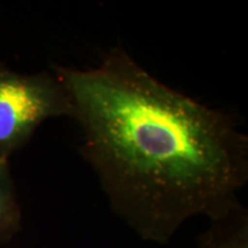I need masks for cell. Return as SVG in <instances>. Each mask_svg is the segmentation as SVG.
I'll return each instance as SVG.
<instances>
[{"label":"cell","instance_id":"cell-4","mask_svg":"<svg viewBox=\"0 0 248 248\" xmlns=\"http://www.w3.org/2000/svg\"><path fill=\"white\" fill-rule=\"evenodd\" d=\"M247 224L243 223L234 230L213 229L203 235L201 245L204 248H248Z\"/></svg>","mask_w":248,"mask_h":248},{"label":"cell","instance_id":"cell-1","mask_svg":"<svg viewBox=\"0 0 248 248\" xmlns=\"http://www.w3.org/2000/svg\"><path fill=\"white\" fill-rule=\"evenodd\" d=\"M82 131V154L113 208L141 238L167 244L185 219L240 208L248 139L233 116L152 76L121 47L95 67L54 66Z\"/></svg>","mask_w":248,"mask_h":248},{"label":"cell","instance_id":"cell-2","mask_svg":"<svg viewBox=\"0 0 248 248\" xmlns=\"http://www.w3.org/2000/svg\"><path fill=\"white\" fill-rule=\"evenodd\" d=\"M73 104L54 74L24 75L0 64V157L26 145L44 121L73 117Z\"/></svg>","mask_w":248,"mask_h":248},{"label":"cell","instance_id":"cell-3","mask_svg":"<svg viewBox=\"0 0 248 248\" xmlns=\"http://www.w3.org/2000/svg\"><path fill=\"white\" fill-rule=\"evenodd\" d=\"M20 224V212L14 194L8 160L0 157V240L13 234Z\"/></svg>","mask_w":248,"mask_h":248}]
</instances>
